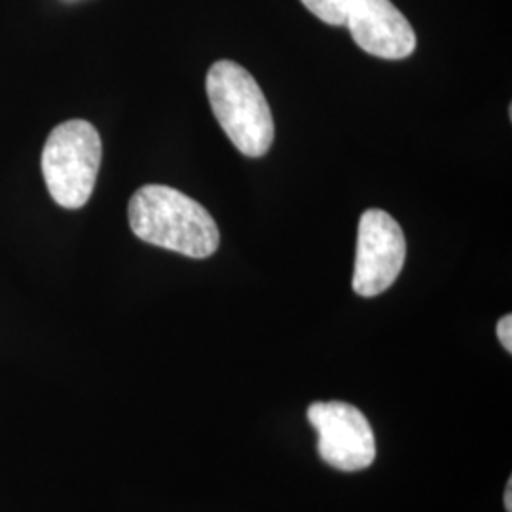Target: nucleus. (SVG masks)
I'll use <instances>...</instances> for the list:
<instances>
[{
	"label": "nucleus",
	"instance_id": "9",
	"mask_svg": "<svg viewBox=\"0 0 512 512\" xmlns=\"http://www.w3.org/2000/svg\"><path fill=\"white\" fill-rule=\"evenodd\" d=\"M503 503H505V509H507V512H512V478H509V482H507V490H505V499H503Z\"/></svg>",
	"mask_w": 512,
	"mask_h": 512
},
{
	"label": "nucleus",
	"instance_id": "5",
	"mask_svg": "<svg viewBox=\"0 0 512 512\" xmlns=\"http://www.w3.org/2000/svg\"><path fill=\"white\" fill-rule=\"evenodd\" d=\"M308 420L317 431L319 456L338 471H363L376 459V440L365 414L348 403H313Z\"/></svg>",
	"mask_w": 512,
	"mask_h": 512
},
{
	"label": "nucleus",
	"instance_id": "8",
	"mask_svg": "<svg viewBox=\"0 0 512 512\" xmlns=\"http://www.w3.org/2000/svg\"><path fill=\"white\" fill-rule=\"evenodd\" d=\"M497 338L501 342V346L507 349L509 353L512 351V315H505L499 319L497 323Z\"/></svg>",
	"mask_w": 512,
	"mask_h": 512
},
{
	"label": "nucleus",
	"instance_id": "3",
	"mask_svg": "<svg viewBox=\"0 0 512 512\" xmlns=\"http://www.w3.org/2000/svg\"><path fill=\"white\" fill-rule=\"evenodd\" d=\"M101 154V137L86 120H69L50 133L42 150V175L57 205L80 209L88 203Z\"/></svg>",
	"mask_w": 512,
	"mask_h": 512
},
{
	"label": "nucleus",
	"instance_id": "2",
	"mask_svg": "<svg viewBox=\"0 0 512 512\" xmlns=\"http://www.w3.org/2000/svg\"><path fill=\"white\" fill-rule=\"evenodd\" d=\"M213 114L241 154L264 156L274 143L272 109L253 74L234 61H217L205 80Z\"/></svg>",
	"mask_w": 512,
	"mask_h": 512
},
{
	"label": "nucleus",
	"instance_id": "1",
	"mask_svg": "<svg viewBox=\"0 0 512 512\" xmlns=\"http://www.w3.org/2000/svg\"><path fill=\"white\" fill-rule=\"evenodd\" d=\"M128 217L137 238L167 251L207 258L219 249V228L211 213L171 186L139 188L129 200Z\"/></svg>",
	"mask_w": 512,
	"mask_h": 512
},
{
	"label": "nucleus",
	"instance_id": "4",
	"mask_svg": "<svg viewBox=\"0 0 512 512\" xmlns=\"http://www.w3.org/2000/svg\"><path fill=\"white\" fill-rule=\"evenodd\" d=\"M406 260L403 228L384 209H368L359 220L353 291L372 298L387 291Z\"/></svg>",
	"mask_w": 512,
	"mask_h": 512
},
{
	"label": "nucleus",
	"instance_id": "6",
	"mask_svg": "<svg viewBox=\"0 0 512 512\" xmlns=\"http://www.w3.org/2000/svg\"><path fill=\"white\" fill-rule=\"evenodd\" d=\"M344 25L361 50L382 59H404L418 46L414 27L391 0H348Z\"/></svg>",
	"mask_w": 512,
	"mask_h": 512
},
{
	"label": "nucleus",
	"instance_id": "7",
	"mask_svg": "<svg viewBox=\"0 0 512 512\" xmlns=\"http://www.w3.org/2000/svg\"><path fill=\"white\" fill-rule=\"evenodd\" d=\"M315 18L327 25H344L348 0H300Z\"/></svg>",
	"mask_w": 512,
	"mask_h": 512
}]
</instances>
